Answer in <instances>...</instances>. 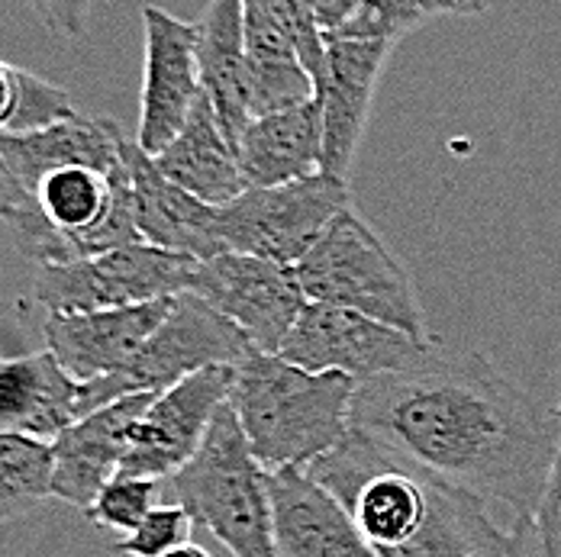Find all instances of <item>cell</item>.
I'll list each match as a JSON object with an SVG mask.
<instances>
[{"label":"cell","instance_id":"cell-1","mask_svg":"<svg viewBox=\"0 0 561 557\" xmlns=\"http://www.w3.org/2000/svg\"><path fill=\"white\" fill-rule=\"evenodd\" d=\"M352 426L516 519L533 512L559 445L556 413L491 358L443 341L420 364L358 384Z\"/></svg>","mask_w":561,"mask_h":557},{"label":"cell","instance_id":"cell-2","mask_svg":"<svg viewBox=\"0 0 561 557\" xmlns=\"http://www.w3.org/2000/svg\"><path fill=\"white\" fill-rule=\"evenodd\" d=\"M307 474L342 502L378 557H536L529 519L497 525L481 497L355 426Z\"/></svg>","mask_w":561,"mask_h":557},{"label":"cell","instance_id":"cell-3","mask_svg":"<svg viewBox=\"0 0 561 557\" xmlns=\"http://www.w3.org/2000/svg\"><path fill=\"white\" fill-rule=\"evenodd\" d=\"M355 381L304 371L280 355L252 351L236 364L229 406L265 471L310 467L352 432Z\"/></svg>","mask_w":561,"mask_h":557},{"label":"cell","instance_id":"cell-4","mask_svg":"<svg viewBox=\"0 0 561 557\" xmlns=\"http://www.w3.org/2000/svg\"><path fill=\"white\" fill-rule=\"evenodd\" d=\"M3 223L10 225L16 248L36 265H65L142 242L126 165L116 171L56 167Z\"/></svg>","mask_w":561,"mask_h":557},{"label":"cell","instance_id":"cell-5","mask_svg":"<svg viewBox=\"0 0 561 557\" xmlns=\"http://www.w3.org/2000/svg\"><path fill=\"white\" fill-rule=\"evenodd\" d=\"M194 522H201L229 557H280L268 497V471L255 461L242 426L226 399L191 461L165 480Z\"/></svg>","mask_w":561,"mask_h":557},{"label":"cell","instance_id":"cell-6","mask_svg":"<svg viewBox=\"0 0 561 557\" xmlns=\"http://www.w3.org/2000/svg\"><path fill=\"white\" fill-rule=\"evenodd\" d=\"M294 271L310 303L358 310L416 341H439L430 333L413 278L355 207L330 220Z\"/></svg>","mask_w":561,"mask_h":557},{"label":"cell","instance_id":"cell-7","mask_svg":"<svg viewBox=\"0 0 561 557\" xmlns=\"http://www.w3.org/2000/svg\"><path fill=\"white\" fill-rule=\"evenodd\" d=\"M252 351L255 345L217 306H210L194 290H181L174 293L159 329L146 338V345L119 371L98 381H81L84 416L119 396L169 391L178 381L214 364L236 368Z\"/></svg>","mask_w":561,"mask_h":557},{"label":"cell","instance_id":"cell-8","mask_svg":"<svg viewBox=\"0 0 561 557\" xmlns=\"http://www.w3.org/2000/svg\"><path fill=\"white\" fill-rule=\"evenodd\" d=\"M348 207L352 187L333 174H313L278 187H245L217 207V235L224 252L297 265L330 220Z\"/></svg>","mask_w":561,"mask_h":557},{"label":"cell","instance_id":"cell-9","mask_svg":"<svg viewBox=\"0 0 561 557\" xmlns=\"http://www.w3.org/2000/svg\"><path fill=\"white\" fill-rule=\"evenodd\" d=\"M191 268L194 258L187 255L156 248L149 242H133L65 265H39L33 297L49 313L136 306L187 290Z\"/></svg>","mask_w":561,"mask_h":557},{"label":"cell","instance_id":"cell-10","mask_svg":"<svg viewBox=\"0 0 561 557\" xmlns=\"http://www.w3.org/2000/svg\"><path fill=\"white\" fill-rule=\"evenodd\" d=\"M436 345L439 341H416L358 310L307 300L278 355L304 371H339L365 384L420 364Z\"/></svg>","mask_w":561,"mask_h":557},{"label":"cell","instance_id":"cell-11","mask_svg":"<svg viewBox=\"0 0 561 557\" xmlns=\"http://www.w3.org/2000/svg\"><path fill=\"white\" fill-rule=\"evenodd\" d=\"M187 290L217 306L255 345V351L265 355H278L290 326L307 306L294 265L242 252H220L194 262Z\"/></svg>","mask_w":561,"mask_h":557},{"label":"cell","instance_id":"cell-12","mask_svg":"<svg viewBox=\"0 0 561 557\" xmlns=\"http://www.w3.org/2000/svg\"><path fill=\"white\" fill-rule=\"evenodd\" d=\"M232 374V364H214L156 393L129 432L119 474L152 477L162 484L178 474L204 442L214 413L229 399Z\"/></svg>","mask_w":561,"mask_h":557},{"label":"cell","instance_id":"cell-13","mask_svg":"<svg viewBox=\"0 0 561 557\" xmlns=\"http://www.w3.org/2000/svg\"><path fill=\"white\" fill-rule=\"evenodd\" d=\"M142 30H146V65H142L136 142L149 155H159L178 136L191 107L204 94L201 65H197V26L178 20L174 13L156 3H146Z\"/></svg>","mask_w":561,"mask_h":557},{"label":"cell","instance_id":"cell-14","mask_svg":"<svg viewBox=\"0 0 561 557\" xmlns=\"http://www.w3.org/2000/svg\"><path fill=\"white\" fill-rule=\"evenodd\" d=\"M323 39L327 61L323 78L317 84L323 116V174L348 181L393 46L381 39Z\"/></svg>","mask_w":561,"mask_h":557},{"label":"cell","instance_id":"cell-15","mask_svg":"<svg viewBox=\"0 0 561 557\" xmlns=\"http://www.w3.org/2000/svg\"><path fill=\"white\" fill-rule=\"evenodd\" d=\"M119 155L129 174L136 229L142 242L187 255L194 262H204L224 252L220 235H217V207L197 200L194 194H187L184 187L169 181L162 167L156 165V159L136 139L123 136Z\"/></svg>","mask_w":561,"mask_h":557},{"label":"cell","instance_id":"cell-16","mask_svg":"<svg viewBox=\"0 0 561 557\" xmlns=\"http://www.w3.org/2000/svg\"><path fill=\"white\" fill-rule=\"evenodd\" d=\"M156 393L119 396L81 416L53 439V497L81 512L91 509L104 484L119 474L129 432Z\"/></svg>","mask_w":561,"mask_h":557},{"label":"cell","instance_id":"cell-17","mask_svg":"<svg viewBox=\"0 0 561 557\" xmlns=\"http://www.w3.org/2000/svg\"><path fill=\"white\" fill-rule=\"evenodd\" d=\"M174 297L88 310V313H49L46 316V348L75 381H98L119 371L165 320Z\"/></svg>","mask_w":561,"mask_h":557},{"label":"cell","instance_id":"cell-18","mask_svg":"<svg viewBox=\"0 0 561 557\" xmlns=\"http://www.w3.org/2000/svg\"><path fill=\"white\" fill-rule=\"evenodd\" d=\"M268 497L280 557H378L342 502L307 467L268 471Z\"/></svg>","mask_w":561,"mask_h":557},{"label":"cell","instance_id":"cell-19","mask_svg":"<svg viewBox=\"0 0 561 557\" xmlns=\"http://www.w3.org/2000/svg\"><path fill=\"white\" fill-rule=\"evenodd\" d=\"M119 142L123 132L113 119H88L75 113L33 132L0 136V167L10 174V181L16 184L26 204L36 184L56 167L91 165L101 171H116L123 165Z\"/></svg>","mask_w":561,"mask_h":557},{"label":"cell","instance_id":"cell-20","mask_svg":"<svg viewBox=\"0 0 561 557\" xmlns=\"http://www.w3.org/2000/svg\"><path fill=\"white\" fill-rule=\"evenodd\" d=\"M245 187H278L323 174L320 101L252 116L236 142Z\"/></svg>","mask_w":561,"mask_h":557},{"label":"cell","instance_id":"cell-21","mask_svg":"<svg viewBox=\"0 0 561 557\" xmlns=\"http://www.w3.org/2000/svg\"><path fill=\"white\" fill-rule=\"evenodd\" d=\"M81 416V381L58 364L49 348L0 361V432L53 442Z\"/></svg>","mask_w":561,"mask_h":557},{"label":"cell","instance_id":"cell-22","mask_svg":"<svg viewBox=\"0 0 561 557\" xmlns=\"http://www.w3.org/2000/svg\"><path fill=\"white\" fill-rule=\"evenodd\" d=\"M152 159L169 181L210 207H224L245 190L236 142L224 129L207 91L191 107L178 136Z\"/></svg>","mask_w":561,"mask_h":557},{"label":"cell","instance_id":"cell-23","mask_svg":"<svg viewBox=\"0 0 561 557\" xmlns=\"http://www.w3.org/2000/svg\"><path fill=\"white\" fill-rule=\"evenodd\" d=\"M197 26L201 84L232 142L249 123L245 111V30L242 0H207Z\"/></svg>","mask_w":561,"mask_h":557},{"label":"cell","instance_id":"cell-24","mask_svg":"<svg viewBox=\"0 0 561 557\" xmlns=\"http://www.w3.org/2000/svg\"><path fill=\"white\" fill-rule=\"evenodd\" d=\"M53 497V442L0 432V522L33 512Z\"/></svg>","mask_w":561,"mask_h":557},{"label":"cell","instance_id":"cell-25","mask_svg":"<svg viewBox=\"0 0 561 557\" xmlns=\"http://www.w3.org/2000/svg\"><path fill=\"white\" fill-rule=\"evenodd\" d=\"M455 13L449 0H362L333 33L339 39H381L397 46L423 23Z\"/></svg>","mask_w":561,"mask_h":557},{"label":"cell","instance_id":"cell-26","mask_svg":"<svg viewBox=\"0 0 561 557\" xmlns=\"http://www.w3.org/2000/svg\"><path fill=\"white\" fill-rule=\"evenodd\" d=\"M162 480L152 477H136V474H116L113 480L104 484V490L98 494V500L91 502V509L84 512L91 522L129 535L156 506Z\"/></svg>","mask_w":561,"mask_h":557},{"label":"cell","instance_id":"cell-27","mask_svg":"<svg viewBox=\"0 0 561 557\" xmlns=\"http://www.w3.org/2000/svg\"><path fill=\"white\" fill-rule=\"evenodd\" d=\"M242 3L259 10L278 30H284V36L297 46V53L304 58L310 78L320 84L323 61H327V39H323V30L317 26L310 0H242Z\"/></svg>","mask_w":561,"mask_h":557},{"label":"cell","instance_id":"cell-28","mask_svg":"<svg viewBox=\"0 0 561 557\" xmlns=\"http://www.w3.org/2000/svg\"><path fill=\"white\" fill-rule=\"evenodd\" d=\"M194 532V515L181 506V502H165V506H152L149 515L113 545L116 555L129 557H162L187 545Z\"/></svg>","mask_w":561,"mask_h":557},{"label":"cell","instance_id":"cell-29","mask_svg":"<svg viewBox=\"0 0 561 557\" xmlns=\"http://www.w3.org/2000/svg\"><path fill=\"white\" fill-rule=\"evenodd\" d=\"M556 422H559L556 457H552V467H549V477H546V487H542L539 500L533 506V512L526 515L529 532H533V555L536 557H561V393Z\"/></svg>","mask_w":561,"mask_h":557},{"label":"cell","instance_id":"cell-30","mask_svg":"<svg viewBox=\"0 0 561 557\" xmlns=\"http://www.w3.org/2000/svg\"><path fill=\"white\" fill-rule=\"evenodd\" d=\"M43 26L58 39H81L91 23V10L98 0H30Z\"/></svg>","mask_w":561,"mask_h":557},{"label":"cell","instance_id":"cell-31","mask_svg":"<svg viewBox=\"0 0 561 557\" xmlns=\"http://www.w3.org/2000/svg\"><path fill=\"white\" fill-rule=\"evenodd\" d=\"M23 84H26V68L0 61V136L16 132V126H20Z\"/></svg>","mask_w":561,"mask_h":557},{"label":"cell","instance_id":"cell-32","mask_svg":"<svg viewBox=\"0 0 561 557\" xmlns=\"http://www.w3.org/2000/svg\"><path fill=\"white\" fill-rule=\"evenodd\" d=\"M358 3H362V0H310L313 16H317V26L323 30V36L333 33L339 23H342Z\"/></svg>","mask_w":561,"mask_h":557},{"label":"cell","instance_id":"cell-33","mask_svg":"<svg viewBox=\"0 0 561 557\" xmlns=\"http://www.w3.org/2000/svg\"><path fill=\"white\" fill-rule=\"evenodd\" d=\"M20 204H23V194L16 190V184L10 181V174L0 167V220H3L7 213H13Z\"/></svg>","mask_w":561,"mask_h":557},{"label":"cell","instance_id":"cell-34","mask_svg":"<svg viewBox=\"0 0 561 557\" xmlns=\"http://www.w3.org/2000/svg\"><path fill=\"white\" fill-rule=\"evenodd\" d=\"M449 3L461 16H478V13H488L497 0H449Z\"/></svg>","mask_w":561,"mask_h":557},{"label":"cell","instance_id":"cell-35","mask_svg":"<svg viewBox=\"0 0 561 557\" xmlns=\"http://www.w3.org/2000/svg\"><path fill=\"white\" fill-rule=\"evenodd\" d=\"M162 557H210L201 545H194V542H187V545H181V548H174V552H169V555Z\"/></svg>","mask_w":561,"mask_h":557}]
</instances>
